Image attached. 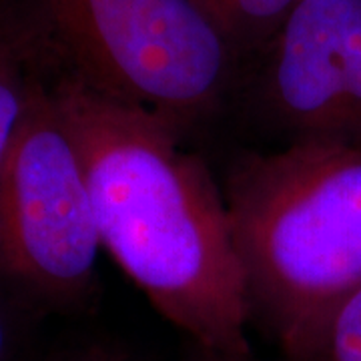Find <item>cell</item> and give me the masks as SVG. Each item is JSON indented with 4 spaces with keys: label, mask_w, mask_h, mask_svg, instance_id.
I'll use <instances>...</instances> for the list:
<instances>
[{
    "label": "cell",
    "mask_w": 361,
    "mask_h": 361,
    "mask_svg": "<svg viewBox=\"0 0 361 361\" xmlns=\"http://www.w3.org/2000/svg\"><path fill=\"white\" fill-rule=\"evenodd\" d=\"M89 180L103 249L199 348L251 355L243 269L221 183L185 133L47 68Z\"/></svg>",
    "instance_id": "cell-1"
},
{
    "label": "cell",
    "mask_w": 361,
    "mask_h": 361,
    "mask_svg": "<svg viewBox=\"0 0 361 361\" xmlns=\"http://www.w3.org/2000/svg\"><path fill=\"white\" fill-rule=\"evenodd\" d=\"M251 323L297 361L361 287V149L289 142L221 180Z\"/></svg>",
    "instance_id": "cell-2"
},
{
    "label": "cell",
    "mask_w": 361,
    "mask_h": 361,
    "mask_svg": "<svg viewBox=\"0 0 361 361\" xmlns=\"http://www.w3.org/2000/svg\"><path fill=\"white\" fill-rule=\"evenodd\" d=\"M44 65L180 133L221 109L241 52L197 0H18Z\"/></svg>",
    "instance_id": "cell-3"
},
{
    "label": "cell",
    "mask_w": 361,
    "mask_h": 361,
    "mask_svg": "<svg viewBox=\"0 0 361 361\" xmlns=\"http://www.w3.org/2000/svg\"><path fill=\"white\" fill-rule=\"evenodd\" d=\"M103 249L89 180L47 66L0 163V275L40 310L82 311Z\"/></svg>",
    "instance_id": "cell-4"
},
{
    "label": "cell",
    "mask_w": 361,
    "mask_h": 361,
    "mask_svg": "<svg viewBox=\"0 0 361 361\" xmlns=\"http://www.w3.org/2000/svg\"><path fill=\"white\" fill-rule=\"evenodd\" d=\"M261 51V111L287 145L361 149V0H299Z\"/></svg>",
    "instance_id": "cell-5"
},
{
    "label": "cell",
    "mask_w": 361,
    "mask_h": 361,
    "mask_svg": "<svg viewBox=\"0 0 361 361\" xmlns=\"http://www.w3.org/2000/svg\"><path fill=\"white\" fill-rule=\"evenodd\" d=\"M44 68L37 39L16 0H0V163Z\"/></svg>",
    "instance_id": "cell-6"
},
{
    "label": "cell",
    "mask_w": 361,
    "mask_h": 361,
    "mask_svg": "<svg viewBox=\"0 0 361 361\" xmlns=\"http://www.w3.org/2000/svg\"><path fill=\"white\" fill-rule=\"evenodd\" d=\"M299 0H199L237 51L263 49Z\"/></svg>",
    "instance_id": "cell-7"
},
{
    "label": "cell",
    "mask_w": 361,
    "mask_h": 361,
    "mask_svg": "<svg viewBox=\"0 0 361 361\" xmlns=\"http://www.w3.org/2000/svg\"><path fill=\"white\" fill-rule=\"evenodd\" d=\"M49 315L0 275V361H39L37 331Z\"/></svg>",
    "instance_id": "cell-8"
},
{
    "label": "cell",
    "mask_w": 361,
    "mask_h": 361,
    "mask_svg": "<svg viewBox=\"0 0 361 361\" xmlns=\"http://www.w3.org/2000/svg\"><path fill=\"white\" fill-rule=\"evenodd\" d=\"M297 361H361V287L327 317Z\"/></svg>",
    "instance_id": "cell-9"
},
{
    "label": "cell",
    "mask_w": 361,
    "mask_h": 361,
    "mask_svg": "<svg viewBox=\"0 0 361 361\" xmlns=\"http://www.w3.org/2000/svg\"><path fill=\"white\" fill-rule=\"evenodd\" d=\"M39 361H142L139 360L129 348L104 341V339H90V341H78L71 345L47 351L40 355Z\"/></svg>",
    "instance_id": "cell-10"
},
{
    "label": "cell",
    "mask_w": 361,
    "mask_h": 361,
    "mask_svg": "<svg viewBox=\"0 0 361 361\" xmlns=\"http://www.w3.org/2000/svg\"><path fill=\"white\" fill-rule=\"evenodd\" d=\"M185 361H259L253 353L251 355H229V353H219L211 349L199 348L195 343L187 345Z\"/></svg>",
    "instance_id": "cell-11"
},
{
    "label": "cell",
    "mask_w": 361,
    "mask_h": 361,
    "mask_svg": "<svg viewBox=\"0 0 361 361\" xmlns=\"http://www.w3.org/2000/svg\"><path fill=\"white\" fill-rule=\"evenodd\" d=\"M197 2H199V0H197Z\"/></svg>",
    "instance_id": "cell-12"
}]
</instances>
